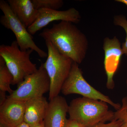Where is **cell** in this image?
Masks as SVG:
<instances>
[{"label":"cell","instance_id":"cell-1","mask_svg":"<svg viewBox=\"0 0 127 127\" xmlns=\"http://www.w3.org/2000/svg\"><path fill=\"white\" fill-rule=\"evenodd\" d=\"M39 36L52 42L59 52L73 62L80 64L86 57L88 40L74 23L62 21L51 28L44 29Z\"/></svg>","mask_w":127,"mask_h":127},{"label":"cell","instance_id":"cell-2","mask_svg":"<svg viewBox=\"0 0 127 127\" xmlns=\"http://www.w3.org/2000/svg\"><path fill=\"white\" fill-rule=\"evenodd\" d=\"M114 113L109 110L106 102L83 97L73 99L68 107L69 119L84 127L111 122Z\"/></svg>","mask_w":127,"mask_h":127},{"label":"cell","instance_id":"cell-3","mask_svg":"<svg viewBox=\"0 0 127 127\" xmlns=\"http://www.w3.org/2000/svg\"><path fill=\"white\" fill-rule=\"evenodd\" d=\"M45 43L48 51L47 59L43 64L50 78V101L59 95L73 62L59 52L51 42L45 41Z\"/></svg>","mask_w":127,"mask_h":127},{"label":"cell","instance_id":"cell-4","mask_svg":"<svg viewBox=\"0 0 127 127\" xmlns=\"http://www.w3.org/2000/svg\"><path fill=\"white\" fill-rule=\"evenodd\" d=\"M32 49L22 51L17 42L13 41L10 45L0 46V57L4 60L6 66L13 76L12 85L20 84L25 78L37 70L36 64L32 63L30 56Z\"/></svg>","mask_w":127,"mask_h":127},{"label":"cell","instance_id":"cell-5","mask_svg":"<svg viewBox=\"0 0 127 127\" xmlns=\"http://www.w3.org/2000/svg\"><path fill=\"white\" fill-rule=\"evenodd\" d=\"M62 93L64 95L71 94L81 95L83 97L100 100L110 104L118 110L121 105L114 102L111 98L91 86L85 79L79 64L73 62L68 77L62 87Z\"/></svg>","mask_w":127,"mask_h":127},{"label":"cell","instance_id":"cell-6","mask_svg":"<svg viewBox=\"0 0 127 127\" xmlns=\"http://www.w3.org/2000/svg\"><path fill=\"white\" fill-rule=\"evenodd\" d=\"M0 9L3 13L0 18L1 24L13 32L20 49L22 51L32 49L35 51L41 58L47 57V53L40 49L35 43L33 36L13 13L7 2L1 0Z\"/></svg>","mask_w":127,"mask_h":127},{"label":"cell","instance_id":"cell-7","mask_svg":"<svg viewBox=\"0 0 127 127\" xmlns=\"http://www.w3.org/2000/svg\"><path fill=\"white\" fill-rule=\"evenodd\" d=\"M50 82L43 64L36 72L26 77L9 97L27 101L43 96L50 91Z\"/></svg>","mask_w":127,"mask_h":127},{"label":"cell","instance_id":"cell-8","mask_svg":"<svg viewBox=\"0 0 127 127\" xmlns=\"http://www.w3.org/2000/svg\"><path fill=\"white\" fill-rule=\"evenodd\" d=\"M104 51V68L107 76L106 87L113 89L115 87L114 77L120 66L123 55L121 43L118 38H104L103 44Z\"/></svg>","mask_w":127,"mask_h":127},{"label":"cell","instance_id":"cell-9","mask_svg":"<svg viewBox=\"0 0 127 127\" xmlns=\"http://www.w3.org/2000/svg\"><path fill=\"white\" fill-rule=\"evenodd\" d=\"M81 20V15L79 11L74 7L63 11L40 9L38 10L36 20L27 30L30 34L33 35L54 21H65L76 24L80 22Z\"/></svg>","mask_w":127,"mask_h":127},{"label":"cell","instance_id":"cell-10","mask_svg":"<svg viewBox=\"0 0 127 127\" xmlns=\"http://www.w3.org/2000/svg\"><path fill=\"white\" fill-rule=\"evenodd\" d=\"M7 96L0 106V124L6 127H16L24 122L26 103Z\"/></svg>","mask_w":127,"mask_h":127},{"label":"cell","instance_id":"cell-11","mask_svg":"<svg viewBox=\"0 0 127 127\" xmlns=\"http://www.w3.org/2000/svg\"><path fill=\"white\" fill-rule=\"evenodd\" d=\"M69 105L62 96H57L50 101L48 109L43 121L45 127H65Z\"/></svg>","mask_w":127,"mask_h":127},{"label":"cell","instance_id":"cell-12","mask_svg":"<svg viewBox=\"0 0 127 127\" xmlns=\"http://www.w3.org/2000/svg\"><path fill=\"white\" fill-rule=\"evenodd\" d=\"M49 102L44 96L26 101L24 122L30 127L41 123L45 118Z\"/></svg>","mask_w":127,"mask_h":127},{"label":"cell","instance_id":"cell-13","mask_svg":"<svg viewBox=\"0 0 127 127\" xmlns=\"http://www.w3.org/2000/svg\"><path fill=\"white\" fill-rule=\"evenodd\" d=\"M12 11L27 28L35 22L38 10L34 7L32 0H7Z\"/></svg>","mask_w":127,"mask_h":127},{"label":"cell","instance_id":"cell-14","mask_svg":"<svg viewBox=\"0 0 127 127\" xmlns=\"http://www.w3.org/2000/svg\"><path fill=\"white\" fill-rule=\"evenodd\" d=\"M13 77L8 69L4 60L0 57V91L9 93L10 95L14 91L11 88Z\"/></svg>","mask_w":127,"mask_h":127},{"label":"cell","instance_id":"cell-15","mask_svg":"<svg viewBox=\"0 0 127 127\" xmlns=\"http://www.w3.org/2000/svg\"><path fill=\"white\" fill-rule=\"evenodd\" d=\"M37 10L45 9L58 10L64 4L62 0H32Z\"/></svg>","mask_w":127,"mask_h":127},{"label":"cell","instance_id":"cell-16","mask_svg":"<svg viewBox=\"0 0 127 127\" xmlns=\"http://www.w3.org/2000/svg\"><path fill=\"white\" fill-rule=\"evenodd\" d=\"M122 103L120 108L114 112V120H121V127H127V96L123 98Z\"/></svg>","mask_w":127,"mask_h":127},{"label":"cell","instance_id":"cell-17","mask_svg":"<svg viewBox=\"0 0 127 127\" xmlns=\"http://www.w3.org/2000/svg\"><path fill=\"white\" fill-rule=\"evenodd\" d=\"M114 24L116 26L122 28L125 31L126 37L125 42L122 45V49L123 55L127 56V20L123 15H115L114 17Z\"/></svg>","mask_w":127,"mask_h":127},{"label":"cell","instance_id":"cell-18","mask_svg":"<svg viewBox=\"0 0 127 127\" xmlns=\"http://www.w3.org/2000/svg\"><path fill=\"white\" fill-rule=\"evenodd\" d=\"M122 124L121 120H113L108 123H101L91 127H121Z\"/></svg>","mask_w":127,"mask_h":127},{"label":"cell","instance_id":"cell-19","mask_svg":"<svg viewBox=\"0 0 127 127\" xmlns=\"http://www.w3.org/2000/svg\"><path fill=\"white\" fill-rule=\"evenodd\" d=\"M65 127H84L81 124H79L77 122L74 120H71L68 119L67 124Z\"/></svg>","mask_w":127,"mask_h":127},{"label":"cell","instance_id":"cell-20","mask_svg":"<svg viewBox=\"0 0 127 127\" xmlns=\"http://www.w3.org/2000/svg\"><path fill=\"white\" fill-rule=\"evenodd\" d=\"M6 92L0 91V106L3 104L6 98Z\"/></svg>","mask_w":127,"mask_h":127},{"label":"cell","instance_id":"cell-21","mask_svg":"<svg viewBox=\"0 0 127 127\" xmlns=\"http://www.w3.org/2000/svg\"><path fill=\"white\" fill-rule=\"evenodd\" d=\"M116 2L123 3L127 6V0H116Z\"/></svg>","mask_w":127,"mask_h":127},{"label":"cell","instance_id":"cell-22","mask_svg":"<svg viewBox=\"0 0 127 127\" xmlns=\"http://www.w3.org/2000/svg\"><path fill=\"white\" fill-rule=\"evenodd\" d=\"M30 127V126H29L28 125H27L26 123L24 122H23V123H22L20 125H18V126L17 127Z\"/></svg>","mask_w":127,"mask_h":127},{"label":"cell","instance_id":"cell-23","mask_svg":"<svg viewBox=\"0 0 127 127\" xmlns=\"http://www.w3.org/2000/svg\"><path fill=\"white\" fill-rule=\"evenodd\" d=\"M45 127V125H44V122H43L42 123H41L40 124H38V125H35V126H33V127Z\"/></svg>","mask_w":127,"mask_h":127},{"label":"cell","instance_id":"cell-24","mask_svg":"<svg viewBox=\"0 0 127 127\" xmlns=\"http://www.w3.org/2000/svg\"><path fill=\"white\" fill-rule=\"evenodd\" d=\"M0 127H6L4 126V125H2V124H0Z\"/></svg>","mask_w":127,"mask_h":127},{"label":"cell","instance_id":"cell-25","mask_svg":"<svg viewBox=\"0 0 127 127\" xmlns=\"http://www.w3.org/2000/svg\"><path fill=\"white\" fill-rule=\"evenodd\" d=\"M126 86H127V80H126Z\"/></svg>","mask_w":127,"mask_h":127}]
</instances>
